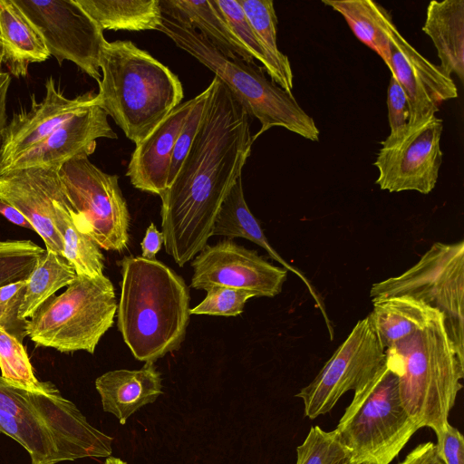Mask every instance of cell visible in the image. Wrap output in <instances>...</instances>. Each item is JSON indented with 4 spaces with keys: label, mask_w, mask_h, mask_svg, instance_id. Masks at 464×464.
I'll use <instances>...</instances> for the list:
<instances>
[{
    "label": "cell",
    "mask_w": 464,
    "mask_h": 464,
    "mask_svg": "<svg viewBox=\"0 0 464 464\" xmlns=\"http://www.w3.org/2000/svg\"><path fill=\"white\" fill-rule=\"evenodd\" d=\"M212 80L198 131L174 180L160 196L163 244L179 266L207 246L254 142L251 117L216 76Z\"/></svg>",
    "instance_id": "cell-1"
},
{
    "label": "cell",
    "mask_w": 464,
    "mask_h": 464,
    "mask_svg": "<svg viewBox=\"0 0 464 464\" xmlns=\"http://www.w3.org/2000/svg\"><path fill=\"white\" fill-rule=\"evenodd\" d=\"M119 264L118 330L138 361L155 362L185 340L190 316L188 287L157 259L130 256Z\"/></svg>",
    "instance_id": "cell-2"
},
{
    "label": "cell",
    "mask_w": 464,
    "mask_h": 464,
    "mask_svg": "<svg viewBox=\"0 0 464 464\" xmlns=\"http://www.w3.org/2000/svg\"><path fill=\"white\" fill-rule=\"evenodd\" d=\"M0 432L19 443L31 464L108 458L113 439L89 423L58 389L30 391L0 375Z\"/></svg>",
    "instance_id": "cell-3"
},
{
    "label": "cell",
    "mask_w": 464,
    "mask_h": 464,
    "mask_svg": "<svg viewBox=\"0 0 464 464\" xmlns=\"http://www.w3.org/2000/svg\"><path fill=\"white\" fill-rule=\"evenodd\" d=\"M95 102L135 145L144 140L184 97L169 67L129 40L104 44Z\"/></svg>",
    "instance_id": "cell-4"
},
{
    "label": "cell",
    "mask_w": 464,
    "mask_h": 464,
    "mask_svg": "<svg viewBox=\"0 0 464 464\" xmlns=\"http://www.w3.org/2000/svg\"><path fill=\"white\" fill-rule=\"evenodd\" d=\"M386 365L397 378L401 403L420 429L434 432L448 422L462 389L464 360L440 313L424 328L385 349Z\"/></svg>",
    "instance_id": "cell-5"
},
{
    "label": "cell",
    "mask_w": 464,
    "mask_h": 464,
    "mask_svg": "<svg viewBox=\"0 0 464 464\" xmlns=\"http://www.w3.org/2000/svg\"><path fill=\"white\" fill-rule=\"evenodd\" d=\"M158 31L210 71L261 124L253 140L273 127H282L306 140L318 141L320 130L312 116L286 92L266 76L264 67L236 55H227L178 14L161 9Z\"/></svg>",
    "instance_id": "cell-6"
},
{
    "label": "cell",
    "mask_w": 464,
    "mask_h": 464,
    "mask_svg": "<svg viewBox=\"0 0 464 464\" xmlns=\"http://www.w3.org/2000/svg\"><path fill=\"white\" fill-rule=\"evenodd\" d=\"M420 428L404 409L385 364L354 391L334 429L355 464H390Z\"/></svg>",
    "instance_id": "cell-7"
},
{
    "label": "cell",
    "mask_w": 464,
    "mask_h": 464,
    "mask_svg": "<svg viewBox=\"0 0 464 464\" xmlns=\"http://www.w3.org/2000/svg\"><path fill=\"white\" fill-rule=\"evenodd\" d=\"M115 290L105 276L77 275L59 295L48 298L28 319L27 336L61 353H94L117 313Z\"/></svg>",
    "instance_id": "cell-8"
},
{
    "label": "cell",
    "mask_w": 464,
    "mask_h": 464,
    "mask_svg": "<svg viewBox=\"0 0 464 464\" xmlns=\"http://www.w3.org/2000/svg\"><path fill=\"white\" fill-rule=\"evenodd\" d=\"M401 295L442 314L447 333L464 360V241L434 243L411 268L370 289L372 300Z\"/></svg>",
    "instance_id": "cell-9"
},
{
    "label": "cell",
    "mask_w": 464,
    "mask_h": 464,
    "mask_svg": "<svg viewBox=\"0 0 464 464\" xmlns=\"http://www.w3.org/2000/svg\"><path fill=\"white\" fill-rule=\"evenodd\" d=\"M59 173L77 227L100 248L124 251L130 218L119 177L102 171L87 156L66 161Z\"/></svg>",
    "instance_id": "cell-10"
},
{
    "label": "cell",
    "mask_w": 464,
    "mask_h": 464,
    "mask_svg": "<svg viewBox=\"0 0 464 464\" xmlns=\"http://www.w3.org/2000/svg\"><path fill=\"white\" fill-rule=\"evenodd\" d=\"M442 130L443 121L431 114L409 121L381 141L373 162L379 172L375 183L380 188L389 192H431L442 164Z\"/></svg>",
    "instance_id": "cell-11"
},
{
    "label": "cell",
    "mask_w": 464,
    "mask_h": 464,
    "mask_svg": "<svg viewBox=\"0 0 464 464\" xmlns=\"http://www.w3.org/2000/svg\"><path fill=\"white\" fill-rule=\"evenodd\" d=\"M385 349L368 318L358 321L314 379L295 395L305 417L329 413L348 391H356L385 364Z\"/></svg>",
    "instance_id": "cell-12"
},
{
    "label": "cell",
    "mask_w": 464,
    "mask_h": 464,
    "mask_svg": "<svg viewBox=\"0 0 464 464\" xmlns=\"http://www.w3.org/2000/svg\"><path fill=\"white\" fill-rule=\"evenodd\" d=\"M14 1L39 31L59 65L70 61L101 82L100 58L107 40L75 0Z\"/></svg>",
    "instance_id": "cell-13"
},
{
    "label": "cell",
    "mask_w": 464,
    "mask_h": 464,
    "mask_svg": "<svg viewBox=\"0 0 464 464\" xmlns=\"http://www.w3.org/2000/svg\"><path fill=\"white\" fill-rule=\"evenodd\" d=\"M191 266L190 285L195 289L227 286L248 291L254 297L279 295L287 277V269L232 239L207 245L194 257Z\"/></svg>",
    "instance_id": "cell-14"
},
{
    "label": "cell",
    "mask_w": 464,
    "mask_h": 464,
    "mask_svg": "<svg viewBox=\"0 0 464 464\" xmlns=\"http://www.w3.org/2000/svg\"><path fill=\"white\" fill-rule=\"evenodd\" d=\"M67 199L59 168H27L0 173V200L14 208L33 226L45 249L63 256V246L54 225L56 205Z\"/></svg>",
    "instance_id": "cell-15"
},
{
    "label": "cell",
    "mask_w": 464,
    "mask_h": 464,
    "mask_svg": "<svg viewBox=\"0 0 464 464\" xmlns=\"http://www.w3.org/2000/svg\"><path fill=\"white\" fill-rule=\"evenodd\" d=\"M45 94L40 102L31 94L29 109L14 112L7 122L0 149V172L19 154L44 140L63 122L81 110L96 104L92 92L66 97L51 75L44 82Z\"/></svg>",
    "instance_id": "cell-16"
},
{
    "label": "cell",
    "mask_w": 464,
    "mask_h": 464,
    "mask_svg": "<svg viewBox=\"0 0 464 464\" xmlns=\"http://www.w3.org/2000/svg\"><path fill=\"white\" fill-rule=\"evenodd\" d=\"M390 48L389 70L407 96L409 121L436 114L443 102L458 97L451 75L420 53L396 27L390 37Z\"/></svg>",
    "instance_id": "cell-17"
},
{
    "label": "cell",
    "mask_w": 464,
    "mask_h": 464,
    "mask_svg": "<svg viewBox=\"0 0 464 464\" xmlns=\"http://www.w3.org/2000/svg\"><path fill=\"white\" fill-rule=\"evenodd\" d=\"M100 138L117 139V134L109 124L107 113L93 104L63 122L44 140L19 154L3 171L34 167L60 169L74 157L92 155Z\"/></svg>",
    "instance_id": "cell-18"
},
{
    "label": "cell",
    "mask_w": 464,
    "mask_h": 464,
    "mask_svg": "<svg viewBox=\"0 0 464 464\" xmlns=\"http://www.w3.org/2000/svg\"><path fill=\"white\" fill-rule=\"evenodd\" d=\"M196 100L178 105L136 145L126 171L134 188L159 196L166 190L174 146Z\"/></svg>",
    "instance_id": "cell-19"
},
{
    "label": "cell",
    "mask_w": 464,
    "mask_h": 464,
    "mask_svg": "<svg viewBox=\"0 0 464 464\" xmlns=\"http://www.w3.org/2000/svg\"><path fill=\"white\" fill-rule=\"evenodd\" d=\"M104 411L113 414L121 424L143 406L162 394V379L154 362L139 370L109 371L95 380Z\"/></svg>",
    "instance_id": "cell-20"
},
{
    "label": "cell",
    "mask_w": 464,
    "mask_h": 464,
    "mask_svg": "<svg viewBox=\"0 0 464 464\" xmlns=\"http://www.w3.org/2000/svg\"><path fill=\"white\" fill-rule=\"evenodd\" d=\"M422 31L434 44L440 66L464 80V0L430 1Z\"/></svg>",
    "instance_id": "cell-21"
},
{
    "label": "cell",
    "mask_w": 464,
    "mask_h": 464,
    "mask_svg": "<svg viewBox=\"0 0 464 464\" xmlns=\"http://www.w3.org/2000/svg\"><path fill=\"white\" fill-rule=\"evenodd\" d=\"M0 32L4 63L14 76L25 77L31 63L50 57L41 34L14 0H0Z\"/></svg>",
    "instance_id": "cell-22"
},
{
    "label": "cell",
    "mask_w": 464,
    "mask_h": 464,
    "mask_svg": "<svg viewBox=\"0 0 464 464\" xmlns=\"http://www.w3.org/2000/svg\"><path fill=\"white\" fill-rule=\"evenodd\" d=\"M211 236H223L227 237V239L241 237L262 247L271 258L277 261L287 271L290 270L301 278L319 305L324 319L329 323L322 302L315 295L306 277L295 267L289 265L269 244L257 219L247 207L244 197L242 176L238 177L224 199L216 218Z\"/></svg>",
    "instance_id": "cell-23"
},
{
    "label": "cell",
    "mask_w": 464,
    "mask_h": 464,
    "mask_svg": "<svg viewBox=\"0 0 464 464\" xmlns=\"http://www.w3.org/2000/svg\"><path fill=\"white\" fill-rule=\"evenodd\" d=\"M372 304L367 316L384 349L424 328L440 313L408 295L373 299Z\"/></svg>",
    "instance_id": "cell-24"
},
{
    "label": "cell",
    "mask_w": 464,
    "mask_h": 464,
    "mask_svg": "<svg viewBox=\"0 0 464 464\" xmlns=\"http://www.w3.org/2000/svg\"><path fill=\"white\" fill-rule=\"evenodd\" d=\"M345 19L353 34L391 67L390 37L396 27L391 13L372 0H323Z\"/></svg>",
    "instance_id": "cell-25"
},
{
    "label": "cell",
    "mask_w": 464,
    "mask_h": 464,
    "mask_svg": "<svg viewBox=\"0 0 464 464\" xmlns=\"http://www.w3.org/2000/svg\"><path fill=\"white\" fill-rule=\"evenodd\" d=\"M160 8L184 19L195 30L227 55H236L247 63L254 58L238 40L218 9L215 0H160Z\"/></svg>",
    "instance_id": "cell-26"
},
{
    "label": "cell",
    "mask_w": 464,
    "mask_h": 464,
    "mask_svg": "<svg viewBox=\"0 0 464 464\" xmlns=\"http://www.w3.org/2000/svg\"><path fill=\"white\" fill-rule=\"evenodd\" d=\"M103 30L158 31L161 23L160 0H75Z\"/></svg>",
    "instance_id": "cell-27"
},
{
    "label": "cell",
    "mask_w": 464,
    "mask_h": 464,
    "mask_svg": "<svg viewBox=\"0 0 464 464\" xmlns=\"http://www.w3.org/2000/svg\"><path fill=\"white\" fill-rule=\"evenodd\" d=\"M264 50L271 68V80L292 92L294 74L288 57L277 45V17L272 0H237Z\"/></svg>",
    "instance_id": "cell-28"
},
{
    "label": "cell",
    "mask_w": 464,
    "mask_h": 464,
    "mask_svg": "<svg viewBox=\"0 0 464 464\" xmlns=\"http://www.w3.org/2000/svg\"><path fill=\"white\" fill-rule=\"evenodd\" d=\"M76 276L74 267L63 256L45 249L28 278L19 317L31 318L42 304L59 289L69 285Z\"/></svg>",
    "instance_id": "cell-29"
},
{
    "label": "cell",
    "mask_w": 464,
    "mask_h": 464,
    "mask_svg": "<svg viewBox=\"0 0 464 464\" xmlns=\"http://www.w3.org/2000/svg\"><path fill=\"white\" fill-rule=\"evenodd\" d=\"M72 212L68 197L56 205L54 225L63 241V256L77 275L91 277L104 275V257L100 246L77 227Z\"/></svg>",
    "instance_id": "cell-30"
},
{
    "label": "cell",
    "mask_w": 464,
    "mask_h": 464,
    "mask_svg": "<svg viewBox=\"0 0 464 464\" xmlns=\"http://www.w3.org/2000/svg\"><path fill=\"white\" fill-rule=\"evenodd\" d=\"M1 376L20 388L37 392H51L57 387L51 382H40L31 364L23 343L0 327Z\"/></svg>",
    "instance_id": "cell-31"
},
{
    "label": "cell",
    "mask_w": 464,
    "mask_h": 464,
    "mask_svg": "<svg viewBox=\"0 0 464 464\" xmlns=\"http://www.w3.org/2000/svg\"><path fill=\"white\" fill-rule=\"evenodd\" d=\"M44 250L29 239L0 240V288L27 280Z\"/></svg>",
    "instance_id": "cell-32"
},
{
    "label": "cell",
    "mask_w": 464,
    "mask_h": 464,
    "mask_svg": "<svg viewBox=\"0 0 464 464\" xmlns=\"http://www.w3.org/2000/svg\"><path fill=\"white\" fill-rule=\"evenodd\" d=\"M295 464H355L335 430L319 426L310 428L304 440L296 448Z\"/></svg>",
    "instance_id": "cell-33"
},
{
    "label": "cell",
    "mask_w": 464,
    "mask_h": 464,
    "mask_svg": "<svg viewBox=\"0 0 464 464\" xmlns=\"http://www.w3.org/2000/svg\"><path fill=\"white\" fill-rule=\"evenodd\" d=\"M206 291V297L190 308V315L237 316L243 313L247 300L254 297L248 291L227 286H213Z\"/></svg>",
    "instance_id": "cell-34"
},
{
    "label": "cell",
    "mask_w": 464,
    "mask_h": 464,
    "mask_svg": "<svg viewBox=\"0 0 464 464\" xmlns=\"http://www.w3.org/2000/svg\"><path fill=\"white\" fill-rule=\"evenodd\" d=\"M215 3L244 47L254 60L261 63L266 72L271 77V68L264 50L237 0H215Z\"/></svg>",
    "instance_id": "cell-35"
},
{
    "label": "cell",
    "mask_w": 464,
    "mask_h": 464,
    "mask_svg": "<svg viewBox=\"0 0 464 464\" xmlns=\"http://www.w3.org/2000/svg\"><path fill=\"white\" fill-rule=\"evenodd\" d=\"M213 86L214 82L212 80L209 85L196 96V102L178 136L171 157L168 187L178 174L198 131Z\"/></svg>",
    "instance_id": "cell-36"
},
{
    "label": "cell",
    "mask_w": 464,
    "mask_h": 464,
    "mask_svg": "<svg viewBox=\"0 0 464 464\" xmlns=\"http://www.w3.org/2000/svg\"><path fill=\"white\" fill-rule=\"evenodd\" d=\"M387 108L390 133L406 126L410 120L407 96L394 76L391 75L387 91Z\"/></svg>",
    "instance_id": "cell-37"
},
{
    "label": "cell",
    "mask_w": 464,
    "mask_h": 464,
    "mask_svg": "<svg viewBox=\"0 0 464 464\" xmlns=\"http://www.w3.org/2000/svg\"><path fill=\"white\" fill-rule=\"evenodd\" d=\"M435 434L436 449L444 464H464V439L460 431L448 422Z\"/></svg>",
    "instance_id": "cell-38"
},
{
    "label": "cell",
    "mask_w": 464,
    "mask_h": 464,
    "mask_svg": "<svg viewBox=\"0 0 464 464\" xmlns=\"http://www.w3.org/2000/svg\"><path fill=\"white\" fill-rule=\"evenodd\" d=\"M26 285L11 299L0 303V327L23 343L27 337L28 319H21L19 308Z\"/></svg>",
    "instance_id": "cell-39"
},
{
    "label": "cell",
    "mask_w": 464,
    "mask_h": 464,
    "mask_svg": "<svg viewBox=\"0 0 464 464\" xmlns=\"http://www.w3.org/2000/svg\"><path fill=\"white\" fill-rule=\"evenodd\" d=\"M398 464H444L440 458L435 443L431 441L417 445Z\"/></svg>",
    "instance_id": "cell-40"
},
{
    "label": "cell",
    "mask_w": 464,
    "mask_h": 464,
    "mask_svg": "<svg viewBox=\"0 0 464 464\" xmlns=\"http://www.w3.org/2000/svg\"><path fill=\"white\" fill-rule=\"evenodd\" d=\"M163 243L162 232L159 231L154 223H150L140 243L141 256L147 259H156L155 256L160 250Z\"/></svg>",
    "instance_id": "cell-41"
},
{
    "label": "cell",
    "mask_w": 464,
    "mask_h": 464,
    "mask_svg": "<svg viewBox=\"0 0 464 464\" xmlns=\"http://www.w3.org/2000/svg\"><path fill=\"white\" fill-rule=\"evenodd\" d=\"M11 83V78L9 72H3L0 74V149L3 139V132L7 124V96L8 90Z\"/></svg>",
    "instance_id": "cell-42"
},
{
    "label": "cell",
    "mask_w": 464,
    "mask_h": 464,
    "mask_svg": "<svg viewBox=\"0 0 464 464\" xmlns=\"http://www.w3.org/2000/svg\"><path fill=\"white\" fill-rule=\"evenodd\" d=\"M0 214L16 226L34 230L33 226L23 214L3 200H0Z\"/></svg>",
    "instance_id": "cell-43"
},
{
    "label": "cell",
    "mask_w": 464,
    "mask_h": 464,
    "mask_svg": "<svg viewBox=\"0 0 464 464\" xmlns=\"http://www.w3.org/2000/svg\"><path fill=\"white\" fill-rule=\"evenodd\" d=\"M4 58H5V47H4V42L2 39V34L0 32V74L4 72L2 70V64L4 63Z\"/></svg>",
    "instance_id": "cell-44"
},
{
    "label": "cell",
    "mask_w": 464,
    "mask_h": 464,
    "mask_svg": "<svg viewBox=\"0 0 464 464\" xmlns=\"http://www.w3.org/2000/svg\"><path fill=\"white\" fill-rule=\"evenodd\" d=\"M104 464H128V463L119 458L110 456V457L106 458Z\"/></svg>",
    "instance_id": "cell-45"
}]
</instances>
